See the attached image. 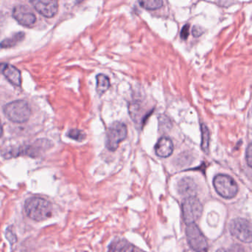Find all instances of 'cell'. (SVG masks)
<instances>
[{
  "mask_svg": "<svg viewBox=\"0 0 252 252\" xmlns=\"http://www.w3.org/2000/svg\"><path fill=\"white\" fill-rule=\"evenodd\" d=\"M247 161L248 165L252 168V142L247 148Z\"/></svg>",
  "mask_w": 252,
  "mask_h": 252,
  "instance_id": "21",
  "label": "cell"
},
{
  "mask_svg": "<svg viewBox=\"0 0 252 252\" xmlns=\"http://www.w3.org/2000/svg\"><path fill=\"white\" fill-rule=\"evenodd\" d=\"M96 79H97V87H96L97 93V94L101 96L109 90L110 87V80L109 77L106 76L104 74H98L96 77Z\"/></svg>",
  "mask_w": 252,
  "mask_h": 252,
  "instance_id": "14",
  "label": "cell"
},
{
  "mask_svg": "<svg viewBox=\"0 0 252 252\" xmlns=\"http://www.w3.org/2000/svg\"><path fill=\"white\" fill-rule=\"evenodd\" d=\"M231 234L241 242L252 243V224L244 218H236L231 222L229 226Z\"/></svg>",
  "mask_w": 252,
  "mask_h": 252,
  "instance_id": "6",
  "label": "cell"
},
{
  "mask_svg": "<svg viewBox=\"0 0 252 252\" xmlns=\"http://www.w3.org/2000/svg\"><path fill=\"white\" fill-rule=\"evenodd\" d=\"M179 192L181 195L188 197L195 196L196 186L193 180L189 178L182 179L179 183Z\"/></svg>",
  "mask_w": 252,
  "mask_h": 252,
  "instance_id": "12",
  "label": "cell"
},
{
  "mask_svg": "<svg viewBox=\"0 0 252 252\" xmlns=\"http://www.w3.org/2000/svg\"><path fill=\"white\" fill-rule=\"evenodd\" d=\"M25 35V33L23 32L16 33L12 36L2 40L0 43V47L1 48H10V47H14L16 44L23 41Z\"/></svg>",
  "mask_w": 252,
  "mask_h": 252,
  "instance_id": "13",
  "label": "cell"
},
{
  "mask_svg": "<svg viewBox=\"0 0 252 252\" xmlns=\"http://www.w3.org/2000/svg\"><path fill=\"white\" fill-rule=\"evenodd\" d=\"M3 134L2 125H1V121H0V137H1Z\"/></svg>",
  "mask_w": 252,
  "mask_h": 252,
  "instance_id": "23",
  "label": "cell"
},
{
  "mask_svg": "<svg viewBox=\"0 0 252 252\" xmlns=\"http://www.w3.org/2000/svg\"><path fill=\"white\" fill-rule=\"evenodd\" d=\"M139 4L141 7L146 10H157L162 7L163 1L161 0H143V1H139Z\"/></svg>",
  "mask_w": 252,
  "mask_h": 252,
  "instance_id": "16",
  "label": "cell"
},
{
  "mask_svg": "<svg viewBox=\"0 0 252 252\" xmlns=\"http://www.w3.org/2000/svg\"><path fill=\"white\" fill-rule=\"evenodd\" d=\"M35 10L47 18H52L57 13L59 3L57 1L42 0V1H31Z\"/></svg>",
  "mask_w": 252,
  "mask_h": 252,
  "instance_id": "9",
  "label": "cell"
},
{
  "mask_svg": "<svg viewBox=\"0 0 252 252\" xmlns=\"http://www.w3.org/2000/svg\"><path fill=\"white\" fill-rule=\"evenodd\" d=\"M189 25L188 24L184 25L182 28V31H181L180 36L182 39L186 40L187 38L189 36Z\"/></svg>",
  "mask_w": 252,
  "mask_h": 252,
  "instance_id": "19",
  "label": "cell"
},
{
  "mask_svg": "<svg viewBox=\"0 0 252 252\" xmlns=\"http://www.w3.org/2000/svg\"><path fill=\"white\" fill-rule=\"evenodd\" d=\"M3 111L5 116L14 123L26 122L31 115L29 105L23 100L14 101L7 104Z\"/></svg>",
  "mask_w": 252,
  "mask_h": 252,
  "instance_id": "2",
  "label": "cell"
},
{
  "mask_svg": "<svg viewBox=\"0 0 252 252\" xmlns=\"http://www.w3.org/2000/svg\"><path fill=\"white\" fill-rule=\"evenodd\" d=\"M192 35L195 37H199L200 36L202 35L204 31L203 28H201L200 26H194L192 28Z\"/></svg>",
  "mask_w": 252,
  "mask_h": 252,
  "instance_id": "22",
  "label": "cell"
},
{
  "mask_svg": "<svg viewBox=\"0 0 252 252\" xmlns=\"http://www.w3.org/2000/svg\"><path fill=\"white\" fill-rule=\"evenodd\" d=\"M67 136L69 139H73L77 142H82L86 138V134L82 130L73 129L68 132Z\"/></svg>",
  "mask_w": 252,
  "mask_h": 252,
  "instance_id": "17",
  "label": "cell"
},
{
  "mask_svg": "<svg viewBox=\"0 0 252 252\" xmlns=\"http://www.w3.org/2000/svg\"><path fill=\"white\" fill-rule=\"evenodd\" d=\"M13 16L20 25L25 27L32 26L36 21V17L31 9L22 4L15 6L13 10Z\"/></svg>",
  "mask_w": 252,
  "mask_h": 252,
  "instance_id": "8",
  "label": "cell"
},
{
  "mask_svg": "<svg viewBox=\"0 0 252 252\" xmlns=\"http://www.w3.org/2000/svg\"><path fill=\"white\" fill-rule=\"evenodd\" d=\"M173 144L169 138L162 137L158 141L155 146V152L160 158H168L173 154Z\"/></svg>",
  "mask_w": 252,
  "mask_h": 252,
  "instance_id": "11",
  "label": "cell"
},
{
  "mask_svg": "<svg viewBox=\"0 0 252 252\" xmlns=\"http://www.w3.org/2000/svg\"><path fill=\"white\" fill-rule=\"evenodd\" d=\"M0 72L4 75L11 84L16 86H20L22 84L21 72L16 67L10 65H0Z\"/></svg>",
  "mask_w": 252,
  "mask_h": 252,
  "instance_id": "10",
  "label": "cell"
},
{
  "mask_svg": "<svg viewBox=\"0 0 252 252\" xmlns=\"http://www.w3.org/2000/svg\"><path fill=\"white\" fill-rule=\"evenodd\" d=\"M127 127L125 124L119 121H115L108 129L106 133V145L109 150H116L120 143L125 140L127 136Z\"/></svg>",
  "mask_w": 252,
  "mask_h": 252,
  "instance_id": "5",
  "label": "cell"
},
{
  "mask_svg": "<svg viewBox=\"0 0 252 252\" xmlns=\"http://www.w3.org/2000/svg\"><path fill=\"white\" fill-rule=\"evenodd\" d=\"M213 185L219 195L226 199L236 196L238 186L235 180L226 175H218L213 180Z\"/></svg>",
  "mask_w": 252,
  "mask_h": 252,
  "instance_id": "3",
  "label": "cell"
},
{
  "mask_svg": "<svg viewBox=\"0 0 252 252\" xmlns=\"http://www.w3.org/2000/svg\"><path fill=\"white\" fill-rule=\"evenodd\" d=\"M120 252H142L132 245H124L120 250Z\"/></svg>",
  "mask_w": 252,
  "mask_h": 252,
  "instance_id": "20",
  "label": "cell"
},
{
  "mask_svg": "<svg viewBox=\"0 0 252 252\" xmlns=\"http://www.w3.org/2000/svg\"><path fill=\"white\" fill-rule=\"evenodd\" d=\"M201 149L204 152H208L209 146H210V131L205 124L201 125Z\"/></svg>",
  "mask_w": 252,
  "mask_h": 252,
  "instance_id": "15",
  "label": "cell"
},
{
  "mask_svg": "<svg viewBox=\"0 0 252 252\" xmlns=\"http://www.w3.org/2000/svg\"><path fill=\"white\" fill-rule=\"evenodd\" d=\"M202 212V204L195 196L188 197L182 201V213L186 224L195 223L201 217Z\"/></svg>",
  "mask_w": 252,
  "mask_h": 252,
  "instance_id": "4",
  "label": "cell"
},
{
  "mask_svg": "<svg viewBox=\"0 0 252 252\" xmlns=\"http://www.w3.org/2000/svg\"><path fill=\"white\" fill-rule=\"evenodd\" d=\"M217 252H245L242 247L238 245L232 246L229 248H222L218 250Z\"/></svg>",
  "mask_w": 252,
  "mask_h": 252,
  "instance_id": "18",
  "label": "cell"
},
{
  "mask_svg": "<svg viewBox=\"0 0 252 252\" xmlns=\"http://www.w3.org/2000/svg\"><path fill=\"white\" fill-rule=\"evenodd\" d=\"M27 216L35 221H43L51 217L53 207L47 200L32 198L27 200L25 205Z\"/></svg>",
  "mask_w": 252,
  "mask_h": 252,
  "instance_id": "1",
  "label": "cell"
},
{
  "mask_svg": "<svg viewBox=\"0 0 252 252\" xmlns=\"http://www.w3.org/2000/svg\"><path fill=\"white\" fill-rule=\"evenodd\" d=\"M186 233L188 243L194 251L208 252V244H207V239L195 223L188 225Z\"/></svg>",
  "mask_w": 252,
  "mask_h": 252,
  "instance_id": "7",
  "label": "cell"
}]
</instances>
